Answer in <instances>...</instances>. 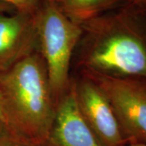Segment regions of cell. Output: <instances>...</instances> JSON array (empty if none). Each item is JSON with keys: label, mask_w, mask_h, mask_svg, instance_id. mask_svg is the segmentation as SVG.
Wrapping results in <instances>:
<instances>
[{"label": "cell", "mask_w": 146, "mask_h": 146, "mask_svg": "<svg viewBox=\"0 0 146 146\" xmlns=\"http://www.w3.org/2000/svg\"><path fill=\"white\" fill-rule=\"evenodd\" d=\"M12 6L16 11L34 14L42 0H0Z\"/></svg>", "instance_id": "obj_10"}, {"label": "cell", "mask_w": 146, "mask_h": 146, "mask_svg": "<svg viewBox=\"0 0 146 146\" xmlns=\"http://www.w3.org/2000/svg\"><path fill=\"white\" fill-rule=\"evenodd\" d=\"M4 125L3 121V116H2V109H1V98H0V126Z\"/></svg>", "instance_id": "obj_14"}, {"label": "cell", "mask_w": 146, "mask_h": 146, "mask_svg": "<svg viewBox=\"0 0 146 146\" xmlns=\"http://www.w3.org/2000/svg\"><path fill=\"white\" fill-rule=\"evenodd\" d=\"M0 146H50L48 142L37 143L16 136L4 125L0 126Z\"/></svg>", "instance_id": "obj_9"}, {"label": "cell", "mask_w": 146, "mask_h": 146, "mask_svg": "<svg viewBox=\"0 0 146 146\" xmlns=\"http://www.w3.org/2000/svg\"><path fill=\"white\" fill-rule=\"evenodd\" d=\"M126 146H146V144H144V143H131V144H127Z\"/></svg>", "instance_id": "obj_13"}, {"label": "cell", "mask_w": 146, "mask_h": 146, "mask_svg": "<svg viewBox=\"0 0 146 146\" xmlns=\"http://www.w3.org/2000/svg\"><path fill=\"white\" fill-rule=\"evenodd\" d=\"M79 110L91 130L104 146H126L114 109L102 90L80 74L72 79Z\"/></svg>", "instance_id": "obj_5"}, {"label": "cell", "mask_w": 146, "mask_h": 146, "mask_svg": "<svg viewBox=\"0 0 146 146\" xmlns=\"http://www.w3.org/2000/svg\"><path fill=\"white\" fill-rule=\"evenodd\" d=\"M16 11V9L10 4L0 1V13H9V12H14Z\"/></svg>", "instance_id": "obj_11"}, {"label": "cell", "mask_w": 146, "mask_h": 146, "mask_svg": "<svg viewBox=\"0 0 146 146\" xmlns=\"http://www.w3.org/2000/svg\"><path fill=\"white\" fill-rule=\"evenodd\" d=\"M35 21L37 50L45 62L58 102L71 84V63L83 29L65 16L54 0H42L35 12Z\"/></svg>", "instance_id": "obj_3"}, {"label": "cell", "mask_w": 146, "mask_h": 146, "mask_svg": "<svg viewBox=\"0 0 146 146\" xmlns=\"http://www.w3.org/2000/svg\"><path fill=\"white\" fill-rule=\"evenodd\" d=\"M129 3L141 9L146 10V0H129Z\"/></svg>", "instance_id": "obj_12"}, {"label": "cell", "mask_w": 146, "mask_h": 146, "mask_svg": "<svg viewBox=\"0 0 146 146\" xmlns=\"http://www.w3.org/2000/svg\"><path fill=\"white\" fill-rule=\"evenodd\" d=\"M81 27L80 72L146 79V10L127 3Z\"/></svg>", "instance_id": "obj_1"}, {"label": "cell", "mask_w": 146, "mask_h": 146, "mask_svg": "<svg viewBox=\"0 0 146 146\" xmlns=\"http://www.w3.org/2000/svg\"><path fill=\"white\" fill-rule=\"evenodd\" d=\"M36 50L35 13H0V73Z\"/></svg>", "instance_id": "obj_6"}, {"label": "cell", "mask_w": 146, "mask_h": 146, "mask_svg": "<svg viewBox=\"0 0 146 146\" xmlns=\"http://www.w3.org/2000/svg\"><path fill=\"white\" fill-rule=\"evenodd\" d=\"M47 142L50 146H104L79 110L72 79L67 92L58 102Z\"/></svg>", "instance_id": "obj_7"}, {"label": "cell", "mask_w": 146, "mask_h": 146, "mask_svg": "<svg viewBox=\"0 0 146 146\" xmlns=\"http://www.w3.org/2000/svg\"><path fill=\"white\" fill-rule=\"evenodd\" d=\"M59 9L74 23L83 25L110 11L117 9L129 0H54Z\"/></svg>", "instance_id": "obj_8"}, {"label": "cell", "mask_w": 146, "mask_h": 146, "mask_svg": "<svg viewBox=\"0 0 146 146\" xmlns=\"http://www.w3.org/2000/svg\"><path fill=\"white\" fill-rule=\"evenodd\" d=\"M0 98L8 130L28 141L46 142L58 102L37 50L0 73Z\"/></svg>", "instance_id": "obj_2"}, {"label": "cell", "mask_w": 146, "mask_h": 146, "mask_svg": "<svg viewBox=\"0 0 146 146\" xmlns=\"http://www.w3.org/2000/svg\"><path fill=\"white\" fill-rule=\"evenodd\" d=\"M80 74L92 80L108 98L126 144H146V79Z\"/></svg>", "instance_id": "obj_4"}]
</instances>
